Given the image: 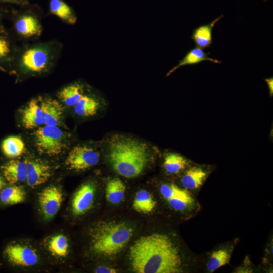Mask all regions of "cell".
Instances as JSON below:
<instances>
[{
    "label": "cell",
    "instance_id": "6da1fadb",
    "mask_svg": "<svg viewBox=\"0 0 273 273\" xmlns=\"http://www.w3.org/2000/svg\"><path fill=\"white\" fill-rule=\"evenodd\" d=\"M129 259L136 273L183 271L179 250L166 234L153 233L139 238L130 248Z\"/></svg>",
    "mask_w": 273,
    "mask_h": 273
},
{
    "label": "cell",
    "instance_id": "7a4b0ae2",
    "mask_svg": "<svg viewBox=\"0 0 273 273\" xmlns=\"http://www.w3.org/2000/svg\"><path fill=\"white\" fill-rule=\"evenodd\" d=\"M108 158L114 170L127 178L139 175L150 158L146 143L121 135L112 136L108 143Z\"/></svg>",
    "mask_w": 273,
    "mask_h": 273
},
{
    "label": "cell",
    "instance_id": "3957f363",
    "mask_svg": "<svg viewBox=\"0 0 273 273\" xmlns=\"http://www.w3.org/2000/svg\"><path fill=\"white\" fill-rule=\"evenodd\" d=\"M133 233V229L125 223L99 222L90 230L91 250L100 256H114L125 247Z\"/></svg>",
    "mask_w": 273,
    "mask_h": 273
},
{
    "label": "cell",
    "instance_id": "277c9868",
    "mask_svg": "<svg viewBox=\"0 0 273 273\" xmlns=\"http://www.w3.org/2000/svg\"><path fill=\"white\" fill-rule=\"evenodd\" d=\"M54 53L51 46L41 44L30 47L19 57L15 56L13 64L27 73H39L47 70L53 63Z\"/></svg>",
    "mask_w": 273,
    "mask_h": 273
},
{
    "label": "cell",
    "instance_id": "5b68a950",
    "mask_svg": "<svg viewBox=\"0 0 273 273\" xmlns=\"http://www.w3.org/2000/svg\"><path fill=\"white\" fill-rule=\"evenodd\" d=\"M35 146L41 154L53 156L60 154L66 145V136L57 126L45 125L34 132Z\"/></svg>",
    "mask_w": 273,
    "mask_h": 273
},
{
    "label": "cell",
    "instance_id": "8992f818",
    "mask_svg": "<svg viewBox=\"0 0 273 273\" xmlns=\"http://www.w3.org/2000/svg\"><path fill=\"white\" fill-rule=\"evenodd\" d=\"M99 159L97 150L87 145H79L69 152L65 164L71 170L82 171L96 165Z\"/></svg>",
    "mask_w": 273,
    "mask_h": 273
},
{
    "label": "cell",
    "instance_id": "52a82bcc",
    "mask_svg": "<svg viewBox=\"0 0 273 273\" xmlns=\"http://www.w3.org/2000/svg\"><path fill=\"white\" fill-rule=\"evenodd\" d=\"M4 254L8 261L15 266L31 267L37 264L39 256L32 247L22 244L14 243L8 245Z\"/></svg>",
    "mask_w": 273,
    "mask_h": 273
},
{
    "label": "cell",
    "instance_id": "ba28073f",
    "mask_svg": "<svg viewBox=\"0 0 273 273\" xmlns=\"http://www.w3.org/2000/svg\"><path fill=\"white\" fill-rule=\"evenodd\" d=\"M63 198L61 189L55 185L49 186L39 193V210L45 219L50 220L56 215L61 206Z\"/></svg>",
    "mask_w": 273,
    "mask_h": 273
},
{
    "label": "cell",
    "instance_id": "9c48e42d",
    "mask_svg": "<svg viewBox=\"0 0 273 273\" xmlns=\"http://www.w3.org/2000/svg\"><path fill=\"white\" fill-rule=\"evenodd\" d=\"M10 13L13 19L14 29L19 35L30 37L41 34V25L31 10L28 9L22 13L11 11Z\"/></svg>",
    "mask_w": 273,
    "mask_h": 273
},
{
    "label": "cell",
    "instance_id": "30bf717a",
    "mask_svg": "<svg viewBox=\"0 0 273 273\" xmlns=\"http://www.w3.org/2000/svg\"><path fill=\"white\" fill-rule=\"evenodd\" d=\"M95 195V186L91 183L82 185L75 192L71 201V208L75 216L86 213L92 207Z\"/></svg>",
    "mask_w": 273,
    "mask_h": 273
},
{
    "label": "cell",
    "instance_id": "8fae6325",
    "mask_svg": "<svg viewBox=\"0 0 273 273\" xmlns=\"http://www.w3.org/2000/svg\"><path fill=\"white\" fill-rule=\"evenodd\" d=\"M26 181L28 186L34 188L47 182L52 176L51 168L46 162L39 159L26 161Z\"/></svg>",
    "mask_w": 273,
    "mask_h": 273
},
{
    "label": "cell",
    "instance_id": "7c38bea8",
    "mask_svg": "<svg viewBox=\"0 0 273 273\" xmlns=\"http://www.w3.org/2000/svg\"><path fill=\"white\" fill-rule=\"evenodd\" d=\"M21 113L22 125L27 129L37 128L44 124L42 111L36 99L31 100Z\"/></svg>",
    "mask_w": 273,
    "mask_h": 273
},
{
    "label": "cell",
    "instance_id": "4fadbf2b",
    "mask_svg": "<svg viewBox=\"0 0 273 273\" xmlns=\"http://www.w3.org/2000/svg\"><path fill=\"white\" fill-rule=\"evenodd\" d=\"M46 125L57 126L60 125L64 108L57 100L52 98L42 99L40 104Z\"/></svg>",
    "mask_w": 273,
    "mask_h": 273
},
{
    "label": "cell",
    "instance_id": "5bb4252c",
    "mask_svg": "<svg viewBox=\"0 0 273 273\" xmlns=\"http://www.w3.org/2000/svg\"><path fill=\"white\" fill-rule=\"evenodd\" d=\"M6 180L13 185L26 180L27 168L26 161L12 160L1 167Z\"/></svg>",
    "mask_w": 273,
    "mask_h": 273
},
{
    "label": "cell",
    "instance_id": "9a60e30c",
    "mask_svg": "<svg viewBox=\"0 0 273 273\" xmlns=\"http://www.w3.org/2000/svg\"><path fill=\"white\" fill-rule=\"evenodd\" d=\"M16 52L10 35L0 23V66H11Z\"/></svg>",
    "mask_w": 273,
    "mask_h": 273
},
{
    "label": "cell",
    "instance_id": "2e32d148",
    "mask_svg": "<svg viewBox=\"0 0 273 273\" xmlns=\"http://www.w3.org/2000/svg\"><path fill=\"white\" fill-rule=\"evenodd\" d=\"M209 53H206L203 49L199 47H197L191 49L179 61L178 64L168 71L166 76L171 75L180 67L185 65H195L203 61H210L216 64L222 63L221 61L209 57Z\"/></svg>",
    "mask_w": 273,
    "mask_h": 273
},
{
    "label": "cell",
    "instance_id": "e0dca14e",
    "mask_svg": "<svg viewBox=\"0 0 273 273\" xmlns=\"http://www.w3.org/2000/svg\"><path fill=\"white\" fill-rule=\"evenodd\" d=\"M223 17L221 15L210 23L200 25L193 30L191 38L197 47L202 49L210 47L212 43V29L215 24Z\"/></svg>",
    "mask_w": 273,
    "mask_h": 273
},
{
    "label": "cell",
    "instance_id": "ac0fdd59",
    "mask_svg": "<svg viewBox=\"0 0 273 273\" xmlns=\"http://www.w3.org/2000/svg\"><path fill=\"white\" fill-rule=\"evenodd\" d=\"M207 176L208 172L202 167L194 166L185 171L181 183L187 190H196L203 184Z\"/></svg>",
    "mask_w": 273,
    "mask_h": 273
},
{
    "label": "cell",
    "instance_id": "d6986e66",
    "mask_svg": "<svg viewBox=\"0 0 273 273\" xmlns=\"http://www.w3.org/2000/svg\"><path fill=\"white\" fill-rule=\"evenodd\" d=\"M47 249L53 256L65 258L69 252L68 239L62 234L51 236L47 243Z\"/></svg>",
    "mask_w": 273,
    "mask_h": 273
},
{
    "label": "cell",
    "instance_id": "ffe728a7",
    "mask_svg": "<svg viewBox=\"0 0 273 273\" xmlns=\"http://www.w3.org/2000/svg\"><path fill=\"white\" fill-rule=\"evenodd\" d=\"M50 13L59 18L72 24L76 21V17L72 8L63 0H49Z\"/></svg>",
    "mask_w": 273,
    "mask_h": 273
},
{
    "label": "cell",
    "instance_id": "44dd1931",
    "mask_svg": "<svg viewBox=\"0 0 273 273\" xmlns=\"http://www.w3.org/2000/svg\"><path fill=\"white\" fill-rule=\"evenodd\" d=\"M188 165V160L178 153H168L164 156L163 167L168 174H178L185 170Z\"/></svg>",
    "mask_w": 273,
    "mask_h": 273
},
{
    "label": "cell",
    "instance_id": "7402d4cb",
    "mask_svg": "<svg viewBox=\"0 0 273 273\" xmlns=\"http://www.w3.org/2000/svg\"><path fill=\"white\" fill-rule=\"evenodd\" d=\"M100 107L99 101L95 98L83 95L73 106L74 112L79 116L88 117L95 115Z\"/></svg>",
    "mask_w": 273,
    "mask_h": 273
},
{
    "label": "cell",
    "instance_id": "603a6c76",
    "mask_svg": "<svg viewBox=\"0 0 273 273\" xmlns=\"http://www.w3.org/2000/svg\"><path fill=\"white\" fill-rule=\"evenodd\" d=\"M156 204V201L149 192L141 190L135 195L132 207L138 212L149 213L155 209Z\"/></svg>",
    "mask_w": 273,
    "mask_h": 273
},
{
    "label": "cell",
    "instance_id": "cb8c5ba5",
    "mask_svg": "<svg viewBox=\"0 0 273 273\" xmlns=\"http://www.w3.org/2000/svg\"><path fill=\"white\" fill-rule=\"evenodd\" d=\"M125 191L126 186L121 180L118 178L111 179L106 186V199L112 204L119 203L124 199Z\"/></svg>",
    "mask_w": 273,
    "mask_h": 273
},
{
    "label": "cell",
    "instance_id": "d4e9b609",
    "mask_svg": "<svg viewBox=\"0 0 273 273\" xmlns=\"http://www.w3.org/2000/svg\"><path fill=\"white\" fill-rule=\"evenodd\" d=\"M2 150L6 157L10 158H15L23 153L25 144L20 138L10 136L3 140Z\"/></svg>",
    "mask_w": 273,
    "mask_h": 273
},
{
    "label": "cell",
    "instance_id": "484cf974",
    "mask_svg": "<svg viewBox=\"0 0 273 273\" xmlns=\"http://www.w3.org/2000/svg\"><path fill=\"white\" fill-rule=\"evenodd\" d=\"M26 197L24 189L18 186L6 187L0 192V200L6 205H14L23 202Z\"/></svg>",
    "mask_w": 273,
    "mask_h": 273
},
{
    "label": "cell",
    "instance_id": "4316f807",
    "mask_svg": "<svg viewBox=\"0 0 273 273\" xmlns=\"http://www.w3.org/2000/svg\"><path fill=\"white\" fill-rule=\"evenodd\" d=\"M82 87L78 84L68 85L58 93L59 98L68 106H73L83 94Z\"/></svg>",
    "mask_w": 273,
    "mask_h": 273
},
{
    "label": "cell",
    "instance_id": "83f0119b",
    "mask_svg": "<svg viewBox=\"0 0 273 273\" xmlns=\"http://www.w3.org/2000/svg\"><path fill=\"white\" fill-rule=\"evenodd\" d=\"M231 255L230 251L225 248L214 251L206 263L207 270L213 272L226 265L229 262Z\"/></svg>",
    "mask_w": 273,
    "mask_h": 273
},
{
    "label": "cell",
    "instance_id": "f1b7e54d",
    "mask_svg": "<svg viewBox=\"0 0 273 273\" xmlns=\"http://www.w3.org/2000/svg\"><path fill=\"white\" fill-rule=\"evenodd\" d=\"M160 192L166 200L175 197L186 196L190 195L186 189H182L173 183H165L160 187Z\"/></svg>",
    "mask_w": 273,
    "mask_h": 273
},
{
    "label": "cell",
    "instance_id": "f546056e",
    "mask_svg": "<svg viewBox=\"0 0 273 273\" xmlns=\"http://www.w3.org/2000/svg\"><path fill=\"white\" fill-rule=\"evenodd\" d=\"M169 206L174 210L183 211L192 205L194 202L192 196L175 197L167 200Z\"/></svg>",
    "mask_w": 273,
    "mask_h": 273
},
{
    "label": "cell",
    "instance_id": "4dcf8cb0",
    "mask_svg": "<svg viewBox=\"0 0 273 273\" xmlns=\"http://www.w3.org/2000/svg\"><path fill=\"white\" fill-rule=\"evenodd\" d=\"M29 2L27 0H0V4L7 5L12 4L21 6H26L28 5Z\"/></svg>",
    "mask_w": 273,
    "mask_h": 273
},
{
    "label": "cell",
    "instance_id": "1f68e13d",
    "mask_svg": "<svg viewBox=\"0 0 273 273\" xmlns=\"http://www.w3.org/2000/svg\"><path fill=\"white\" fill-rule=\"evenodd\" d=\"M97 273H115L116 269L106 266H99L95 269Z\"/></svg>",
    "mask_w": 273,
    "mask_h": 273
},
{
    "label": "cell",
    "instance_id": "d6a6232c",
    "mask_svg": "<svg viewBox=\"0 0 273 273\" xmlns=\"http://www.w3.org/2000/svg\"><path fill=\"white\" fill-rule=\"evenodd\" d=\"M10 12L5 5L0 4V22L2 18L10 14Z\"/></svg>",
    "mask_w": 273,
    "mask_h": 273
},
{
    "label": "cell",
    "instance_id": "836d02e7",
    "mask_svg": "<svg viewBox=\"0 0 273 273\" xmlns=\"http://www.w3.org/2000/svg\"><path fill=\"white\" fill-rule=\"evenodd\" d=\"M265 81L268 87L270 97H272L273 95V78H265Z\"/></svg>",
    "mask_w": 273,
    "mask_h": 273
},
{
    "label": "cell",
    "instance_id": "e575fe53",
    "mask_svg": "<svg viewBox=\"0 0 273 273\" xmlns=\"http://www.w3.org/2000/svg\"><path fill=\"white\" fill-rule=\"evenodd\" d=\"M5 185L4 181L3 180L1 175H0V189H2L3 186Z\"/></svg>",
    "mask_w": 273,
    "mask_h": 273
},
{
    "label": "cell",
    "instance_id": "d590c367",
    "mask_svg": "<svg viewBox=\"0 0 273 273\" xmlns=\"http://www.w3.org/2000/svg\"><path fill=\"white\" fill-rule=\"evenodd\" d=\"M264 1H266V0H264Z\"/></svg>",
    "mask_w": 273,
    "mask_h": 273
}]
</instances>
